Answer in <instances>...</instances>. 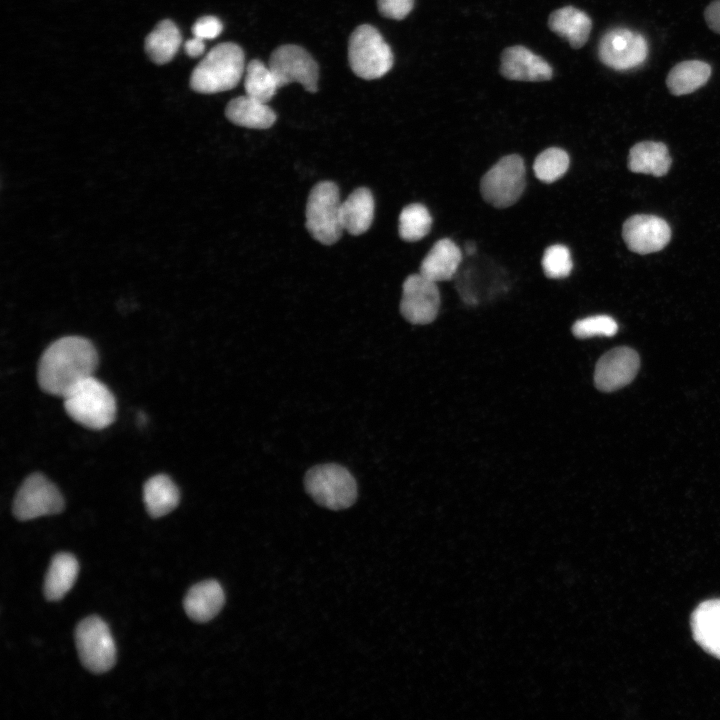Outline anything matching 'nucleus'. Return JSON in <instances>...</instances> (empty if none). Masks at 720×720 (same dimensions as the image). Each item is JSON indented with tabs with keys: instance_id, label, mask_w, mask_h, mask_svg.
I'll use <instances>...</instances> for the list:
<instances>
[{
	"instance_id": "nucleus-1",
	"label": "nucleus",
	"mask_w": 720,
	"mask_h": 720,
	"mask_svg": "<svg viewBox=\"0 0 720 720\" xmlns=\"http://www.w3.org/2000/svg\"><path fill=\"white\" fill-rule=\"evenodd\" d=\"M98 355L83 337L66 336L43 352L37 372L39 386L46 393L64 397L83 380L94 376Z\"/></svg>"
},
{
	"instance_id": "nucleus-2",
	"label": "nucleus",
	"mask_w": 720,
	"mask_h": 720,
	"mask_svg": "<svg viewBox=\"0 0 720 720\" xmlns=\"http://www.w3.org/2000/svg\"><path fill=\"white\" fill-rule=\"evenodd\" d=\"M245 67V55L239 45L232 42L220 43L194 68L190 86L202 94L233 89L241 80Z\"/></svg>"
},
{
	"instance_id": "nucleus-3",
	"label": "nucleus",
	"mask_w": 720,
	"mask_h": 720,
	"mask_svg": "<svg viewBox=\"0 0 720 720\" xmlns=\"http://www.w3.org/2000/svg\"><path fill=\"white\" fill-rule=\"evenodd\" d=\"M63 399L67 414L87 428L103 429L115 419V398L107 386L94 376L77 384Z\"/></svg>"
},
{
	"instance_id": "nucleus-4",
	"label": "nucleus",
	"mask_w": 720,
	"mask_h": 720,
	"mask_svg": "<svg viewBox=\"0 0 720 720\" xmlns=\"http://www.w3.org/2000/svg\"><path fill=\"white\" fill-rule=\"evenodd\" d=\"M306 492L320 506L331 510L346 509L357 498V484L345 467L321 464L310 468L304 478Z\"/></svg>"
},
{
	"instance_id": "nucleus-5",
	"label": "nucleus",
	"mask_w": 720,
	"mask_h": 720,
	"mask_svg": "<svg viewBox=\"0 0 720 720\" xmlns=\"http://www.w3.org/2000/svg\"><path fill=\"white\" fill-rule=\"evenodd\" d=\"M341 201L337 185L331 181L317 183L307 199L306 228L324 245L336 243L343 232Z\"/></svg>"
},
{
	"instance_id": "nucleus-6",
	"label": "nucleus",
	"mask_w": 720,
	"mask_h": 720,
	"mask_svg": "<svg viewBox=\"0 0 720 720\" xmlns=\"http://www.w3.org/2000/svg\"><path fill=\"white\" fill-rule=\"evenodd\" d=\"M348 60L358 77L373 80L384 76L392 68L393 53L375 27L363 24L350 35Z\"/></svg>"
},
{
	"instance_id": "nucleus-7",
	"label": "nucleus",
	"mask_w": 720,
	"mask_h": 720,
	"mask_svg": "<svg viewBox=\"0 0 720 720\" xmlns=\"http://www.w3.org/2000/svg\"><path fill=\"white\" fill-rule=\"evenodd\" d=\"M526 186L523 159L516 154L502 157L482 177L480 192L483 199L496 208L515 204Z\"/></svg>"
},
{
	"instance_id": "nucleus-8",
	"label": "nucleus",
	"mask_w": 720,
	"mask_h": 720,
	"mask_svg": "<svg viewBox=\"0 0 720 720\" xmlns=\"http://www.w3.org/2000/svg\"><path fill=\"white\" fill-rule=\"evenodd\" d=\"M75 642L79 658L93 673L110 670L116 660V647L107 624L97 616L83 619L76 627Z\"/></svg>"
},
{
	"instance_id": "nucleus-9",
	"label": "nucleus",
	"mask_w": 720,
	"mask_h": 720,
	"mask_svg": "<svg viewBox=\"0 0 720 720\" xmlns=\"http://www.w3.org/2000/svg\"><path fill=\"white\" fill-rule=\"evenodd\" d=\"M268 65L279 88L297 82L308 92L318 90L319 68L304 48L293 44L281 45L272 52Z\"/></svg>"
},
{
	"instance_id": "nucleus-10",
	"label": "nucleus",
	"mask_w": 720,
	"mask_h": 720,
	"mask_svg": "<svg viewBox=\"0 0 720 720\" xmlns=\"http://www.w3.org/2000/svg\"><path fill=\"white\" fill-rule=\"evenodd\" d=\"M647 55L648 44L644 36L628 28H612L598 43L600 61L617 71L629 70L643 64Z\"/></svg>"
},
{
	"instance_id": "nucleus-11",
	"label": "nucleus",
	"mask_w": 720,
	"mask_h": 720,
	"mask_svg": "<svg viewBox=\"0 0 720 720\" xmlns=\"http://www.w3.org/2000/svg\"><path fill=\"white\" fill-rule=\"evenodd\" d=\"M64 500L58 488L45 476L34 473L20 486L14 502L13 514L22 521L60 513Z\"/></svg>"
},
{
	"instance_id": "nucleus-12",
	"label": "nucleus",
	"mask_w": 720,
	"mask_h": 720,
	"mask_svg": "<svg viewBox=\"0 0 720 720\" xmlns=\"http://www.w3.org/2000/svg\"><path fill=\"white\" fill-rule=\"evenodd\" d=\"M440 301L436 282L420 273L411 274L402 286L400 312L412 324H429L437 317Z\"/></svg>"
},
{
	"instance_id": "nucleus-13",
	"label": "nucleus",
	"mask_w": 720,
	"mask_h": 720,
	"mask_svg": "<svg viewBox=\"0 0 720 720\" xmlns=\"http://www.w3.org/2000/svg\"><path fill=\"white\" fill-rule=\"evenodd\" d=\"M622 237L631 251L649 254L660 251L669 243L671 229L660 217L638 214L624 222Z\"/></svg>"
},
{
	"instance_id": "nucleus-14",
	"label": "nucleus",
	"mask_w": 720,
	"mask_h": 720,
	"mask_svg": "<svg viewBox=\"0 0 720 720\" xmlns=\"http://www.w3.org/2000/svg\"><path fill=\"white\" fill-rule=\"evenodd\" d=\"M640 366L637 352L629 347H617L605 353L597 362L594 372L595 386L612 392L629 384Z\"/></svg>"
},
{
	"instance_id": "nucleus-15",
	"label": "nucleus",
	"mask_w": 720,
	"mask_h": 720,
	"mask_svg": "<svg viewBox=\"0 0 720 720\" xmlns=\"http://www.w3.org/2000/svg\"><path fill=\"white\" fill-rule=\"evenodd\" d=\"M501 74L510 80L539 82L553 76L551 66L539 55L520 45L506 48L501 55Z\"/></svg>"
},
{
	"instance_id": "nucleus-16",
	"label": "nucleus",
	"mask_w": 720,
	"mask_h": 720,
	"mask_svg": "<svg viewBox=\"0 0 720 720\" xmlns=\"http://www.w3.org/2000/svg\"><path fill=\"white\" fill-rule=\"evenodd\" d=\"M225 602L224 591L216 580H206L192 586L184 599V609L194 621L204 623L213 619Z\"/></svg>"
},
{
	"instance_id": "nucleus-17",
	"label": "nucleus",
	"mask_w": 720,
	"mask_h": 720,
	"mask_svg": "<svg viewBox=\"0 0 720 720\" xmlns=\"http://www.w3.org/2000/svg\"><path fill=\"white\" fill-rule=\"evenodd\" d=\"M462 261L460 248L448 238L438 240L421 262L419 273L426 278L441 282L453 278Z\"/></svg>"
},
{
	"instance_id": "nucleus-18",
	"label": "nucleus",
	"mask_w": 720,
	"mask_h": 720,
	"mask_svg": "<svg viewBox=\"0 0 720 720\" xmlns=\"http://www.w3.org/2000/svg\"><path fill=\"white\" fill-rule=\"evenodd\" d=\"M691 628L695 641L720 659V599L699 604L692 613Z\"/></svg>"
},
{
	"instance_id": "nucleus-19",
	"label": "nucleus",
	"mask_w": 720,
	"mask_h": 720,
	"mask_svg": "<svg viewBox=\"0 0 720 720\" xmlns=\"http://www.w3.org/2000/svg\"><path fill=\"white\" fill-rule=\"evenodd\" d=\"M548 26L551 31L566 39L571 47L579 49L589 38L592 21L584 11L565 6L550 14Z\"/></svg>"
},
{
	"instance_id": "nucleus-20",
	"label": "nucleus",
	"mask_w": 720,
	"mask_h": 720,
	"mask_svg": "<svg viewBox=\"0 0 720 720\" xmlns=\"http://www.w3.org/2000/svg\"><path fill=\"white\" fill-rule=\"evenodd\" d=\"M225 115L233 124L251 129H267L276 121V114L267 103L248 95L229 101Z\"/></svg>"
},
{
	"instance_id": "nucleus-21",
	"label": "nucleus",
	"mask_w": 720,
	"mask_h": 720,
	"mask_svg": "<svg viewBox=\"0 0 720 720\" xmlns=\"http://www.w3.org/2000/svg\"><path fill=\"white\" fill-rule=\"evenodd\" d=\"M374 198L368 188L355 189L341 203V223L344 230L352 235L366 232L374 218Z\"/></svg>"
},
{
	"instance_id": "nucleus-22",
	"label": "nucleus",
	"mask_w": 720,
	"mask_h": 720,
	"mask_svg": "<svg viewBox=\"0 0 720 720\" xmlns=\"http://www.w3.org/2000/svg\"><path fill=\"white\" fill-rule=\"evenodd\" d=\"M671 166V157L665 144L643 141L635 144L629 152L628 168L634 173L665 175Z\"/></svg>"
},
{
	"instance_id": "nucleus-23",
	"label": "nucleus",
	"mask_w": 720,
	"mask_h": 720,
	"mask_svg": "<svg viewBox=\"0 0 720 720\" xmlns=\"http://www.w3.org/2000/svg\"><path fill=\"white\" fill-rule=\"evenodd\" d=\"M79 571L77 559L70 553L56 554L50 563L45 581L44 595L58 601L72 588Z\"/></svg>"
},
{
	"instance_id": "nucleus-24",
	"label": "nucleus",
	"mask_w": 720,
	"mask_h": 720,
	"mask_svg": "<svg viewBox=\"0 0 720 720\" xmlns=\"http://www.w3.org/2000/svg\"><path fill=\"white\" fill-rule=\"evenodd\" d=\"M179 490L164 474H158L144 484L143 499L150 516L162 517L175 509L179 503Z\"/></svg>"
},
{
	"instance_id": "nucleus-25",
	"label": "nucleus",
	"mask_w": 720,
	"mask_h": 720,
	"mask_svg": "<svg viewBox=\"0 0 720 720\" xmlns=\"http://www.w3.org/2000/svg\"><path fill=\"white\" fill-rule=\"evenodd\" d=\"M711 75V67L700 60H687L676 64L669 72L666 85L676 96L693 93L705 85Z\"/></svg>"
},
{
	"instance_id": "nucleus-26",
	"label": "nucleus",
	"mask_w": 720,
	"mask_h": 720,
	"mask_svg": "<svg viewBox=\"0 0 720 720\" xmlns=\"http://www.w3.org/2000/svg\"><path fill=\"white\" fill-rule=\"evenodd\" d=\"M181 40V34L176 24L166 19L159 22L146 37L145 50L153 62L164 64L173 59Z\"/></svg>"
},
{
	"instance_id": "nucleus-27",
	"label": "nucleus",
	"mask_w": 720,
	"mask_h": 720,
	"mask_svg": "<svg viewBox=\"0 0 720 720\" xmlns=\"http://www.w3.org/2000/svg\"><path fill=\"white\" fill-rule=\"evenodd\" d=\"M244 88L246 95L260 102L268 103L279 86L269 65L253 59L245 67Z\"/></svg>"
},
{
	"instance_id": "nucleus-28",
	"label": "nucleus",
	"mask_w": 720,
	"mask_h": 720,
	"mask_svg": "<svg viewBox=\"0 0 720 720\" xmlns=\"http://www.w3.org/2000/svg\"><path fill=\"white\" fill-rule=\"evenodd\" d=\"M432 226V217L428 209L420 203L405 206L399 215V236L408 242L424 238Z\"/></svg>"
},
{
	"instance_id": "nucleus-29",
	"label": "nucleus",
	"mask_w": 720,
	"mask_h": 720,
	"mask_svg": "<svg viewBox=\"0 0 720 720\" xmlns=\"http://www.w3.org/2000/svg\"><path fill=\"white\" fill-rule=\"evenodd\" d=\"M569 155L561 148L551 147L542 151L535 159L533 171L542 182L552 183L560 179L568 170Z\"/></svg>"
},
{
	"instance_id": "nucleus-30",
	"label": "nucleus",
	"mask_w": 720,
	"mask_h": 720,
	"mask_svg": "<svg viewBox=\"0 0 720 720\" xmlns=\"http://www.w3.org/2000/svg\"><path fill=\"white\" fill-rule=\"evenodd\" d=\"M544 274L551 279H561L570 275L573 262L569 249L562 244L549 246L542 257Z\"/></svg>"
},
{
	"instance_id": "nucleus-31",
	"label": "nucleus",
	"mask_w": 720,
	"mask_h": 720,
	"mask_svg": "<svg viewBox=\"0 0 720 720\" xmlns=\"http://www.w3.org/2000/svg\"><path fill=\"white\" fill-rule=\"evenodd\" d=\"M618 331L616 321L608 315H595L576 321L572 326L573 334L578 338L594 336H613Z\"/></svg>"
},
{
	"instance_id": "nucleus-32",
	"label": "nucleus",
	"mask_w": 720,
	"mask_h": 720,
	"mask_svg": "<svg viewBox=\"0 0 720 720\" xmlns=\"http://www.w3.org/2000/svg\"><path fill=\"white\" fill-rule=\"evenodd\" d=\"M377 6L382 16L402 20L411 12L414 0H377Z\"/></svg>"
},
{
	"instance_id": "nucleus-33",
	"label": "nucleus",
	"mask_w": 720,
	"mask_h": 720,
	"mask_svg": "<svg viewBox=\"0 0 720 720\" xmlns=\"http://www.w3.org/2000/svg\"><path fill=\"white\" fill-rule=\"evenodd\" d=\"M222 30V22L214 16H204L199 18L192 28L194 36L199 37L203 40L214 39L218 37Z\"/></svg>"
},
{
	"instance_id": "nucleus-34",
	"label": "nucleus",
	"mask_w": 720,
	"mask_h": 720,
	"mask_svg": "<svg viewBox=\"0 0 720 720\" xmlns=\"http://www.w3.org/2000/svg\"><path fill=\"white\" fill-rule=\"evenodd\" d=\"M704 17L708 27L720 34V0H715L707 6Z\"/></svg>"
},
{
	"instance_id": "nucleus-35",
	"label": "nucleus",
	"mask_w": 720,
	"mask_h": 720,
	"mask_svg": "<svg viewBox=\"0 0 720 720\" xmlns=\"http://www.w3.org/2000/svg\"><path fill=\"white\" fill-rule=\"evenodd\" d=\"M205 49L204 40L194 36L185 43V50L190 57L200 56Z\"/></svg>"
},
{
	"instance_id": "nucleus-36",
	"label": "nucleus",
	"mask_w": 720,
	"mask_h": 720,
	"mask_svg": "<svg viewBox=\"0 0 720 720\" xmlns=\"http://www.w3.org/2000/svg\"><path fill=\"white\" fill-rule=\"evenodd\" d=\"M475 250H476V247L474 246V244L469 243L466 245V252L468 254H473L475 252Z\"/></svg>"
}]
</instances>
